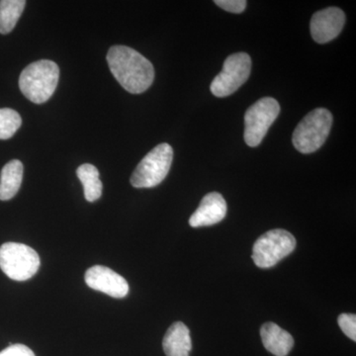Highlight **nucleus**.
Masks as SVG:
<instances>
[{"label": "nucleus", "instance_id": "ddd939ff", "mask_svg": "<svg viewBox=\"0 0 356 356\" xmlns=\"http://www.w3.org/2000/svg\"><path fill=\"white\" fill-rule=\"evenodd\" d=\"M166 356H189L192 350L191 332L182 322H175L166 332L163 341Z\"/></svg>", "mask_w": 356, "mask_h": 356}, {"label": "nucleus", "instance_id": "f3484780", "mask_svg": "<svg viewBox=\"0 0 356 356\" xmlns=\"http://www.w3.org/2000/svg\"><path fill=\"white\" fill-rule=\"evenodd\" d=\"M22 119L19 113L10 108L0 109V140L13 138L21 127Z\"/></svg>", "mask_w": 356, "mask_h": 356}, {"label": "nucleus", "instance_id": "dca6fc26", "mask_svg": "<svg viewBox=\"0 0 356 356\" xmlns=\"http://www.w3.org/2000/svg\"><path fill=\"white\" fill-rule=\"evenodd\" d=\"M26 6L24 0H1L0 1V34L10 33L17 24Z\"/></svg>", "mask_w": 356, "mask_h": 356}, {"label": "nucleus", "instance_id": "a211bd4d", "mask_svg": "<svg viewBox=\"0 0 356 356\" xmlns=\"http://www.w3.org/2000/svg\"><path fill=\"white\" fill-rule=\"evenodd\" d=\"M339 327L346 336L356 341V316L355 314H341L337 318Z\"/></svg>", "mask_w": 356, "mask_h": 356}, {"label": "nucleus", "instance_id": "9d476101", "mask_svg": "<svg viewBox=\"0 0 356 356\" xmlns=\"http://www.w3.org/2000/svg\"><path fill=\"white\" fill-rule=\"evenodd\" d=\"M346 23V15L337 7H329L314 14L310 23L311 35L318 44L336 39Z\"/></svg>", "mask_w": 356, "mask_h": 356}, {"label": "nucleus", "instance_id": "f257e3e1", "mask_svg": "<svg viewBox=\"0 0 356 356\" xmlns=\"http://www.w3.org/2000/svg\"><path fill=\"white\" fill-rule=\"evenodd\" d=\"M107 63L116 81L132 95L145 92L154 83L153 64L132 48L112 47L107 54Z\"/></svg>", "mask_w": 356, "mask_h": 356}, {"label": "nucleus", "instance_id": "9b49d317", "mask_svg": "<svg viewBox=\"0 0 356 356\" xmlns=\"http://www.w3.org/2000/svg\"><path fill=\"white\" fill-rule=\"evenodd\" d=\"M226 215V200L218 192H211L201 200L197 210L189 219V225L193 228L212 226L221 222Z\"/></svg>", "mask_w": 356, "mask_h": 356}, {"label": "nucleus", "instance_id": "2eb2a0df", "mask_svg": "<svg viewBox=\"0 0 356 356\" xmlns=\"http://www.w3.org/2000/svg\"><path fill=\"white\" fill-rule=\"evenodd\" d=\"M76 175L83 185L84 197L88 202H95L102 197L103 185L95 165L84 163L77 168Z\"/></svg>", "mask_w": 356, "mask_h": 356}, {"label": "nucleus", "instance_id": "39448f33", "mask_svg": "<svg viewBox=\"0 0 356 356\" xmlns=\"http://www.w3.org/2000/svg\"><path fill=\"white\" fill-rule=\"evenodd\" d=\"M296 248V238L282 229H271L259 236L252 248V261L261 268H270Z\"/></svg>", "mask_w": 356, "mask_h": 356}, {"label": "nucleus", "instance_id": "f03ea898", "mask_svg": "<svg viewBox=\"0 0 356 356\" xmlns=\"http://www.w3.org/2000/svg\"><path fill=\"white\" fill-rule=\"evenodd\" d=\"M60 69L55 62L40 60L26 67L21 72V92L30 102L42 104L48 102L57 88Z\"/></svg>", "mask_w": 356, "mask_h": 356}, {"label": "nucleus", "instance_id": "20e7f679", "mask_svg": "<svg viewBox=\"0 0 356 356\" xmlns=\"http://www.w3.org/2000/svg\"><path fill=\"white\" fill-rule=\"evenodd\" d=\"M173 159L172 147L161 144L154 147L140 161L131 177V184L135 188H152L163 181L170 172Z\"/></svg>", "mask_w": 356, "mask_h": 356}, {"label": "nucleus", "instance_id": "7ed1b4c3", "mask_svg": "<svg viewBox=\"0 0 356 356\" xmlns=\"http://www.w3.org/2000/svg\"><path fill=\"white\" fill-rule=\"evenodd\" d=\"M332 124L331 112L325 108L311 111L300 122L293 133V145L302 154L318 151L329 137Z\"/></svg>", "mask_w": 356, "mask_h": 356}, {"label": "nucleus", "instance_id": "6ab92c4d", "mask_svg": "<svg viewBox=\"0 0 356 356\" xmlns=\"http://www.w3.org/2000/svg\"><path fill=\"white\" fill-rule=\"evenodd\" d=\"M214 2L224 10L236 14L243 13L248 4L245 0H216Z\"/></svg>", "mask_w": 356, "mask_h": 356}, {"label": "nucleus", "instance_id": "6e6552de", "mask_svg": "<svg viewBox=\"0 0 356 356\" xmlns=\"http://www.w3.org/2000/svg\"><path fill=\"white\" fill-rule=\"evenodd\" d=\"M252 58L245 53H236L225 60L222 72L211 83L213 95L226 97L235 93L250 77Z\"/></svg>", "mask_w": 356, "mask_h": 356}, {"label": "nucleus", "instance_id": "4468645a", "mask_svg": "<svg viewBox=\"0 0 356 356\" xmlns=\"http://www.w3.org/2000/svg\"><path fill=\"white\" fill-rule=\"evenodd\" d=\"M23 172L22 163L17 159H13L3 166L0 175V200H10L17 194L22 184Z\"/></svg>", "mask_w": 356, "mask_h": 356}, {"label": "nucleus", "instance_id": "aec40b11", "mask_svg": "<svg viewBox=\"0 0 356 356\" xmlns=\"http://www.w3.org/2000/svg\"><path fill=\"white\" fill-rule=\"evenodd\" d=\"M0 356H35V355L28 346L23 344H10L8 348L0 353Z\"/></svg>", "mask_w": 356, "mask_h": 356}, {"label": "nucleus", "instance_id": "1a4fd4ad", "mask_svg": "<svg viewBox=\"0 0 356 356\" xmlns=\"http://www.w3.org/2000/svg\"><path fill=\"white\" fill-rule=\"evenodd\" d=\"M84 280L88 286L113 298H124L129 293V284L125 278L106 266L90 267L86 271Z\"/></svg>", "mask_w": 356, "mask_h": 356}, {"label": "nucleus", "instance_id": "f8f14e48", "mask_svg": "<svg viewBox=\"0 0 356 356\" xmlns=\"http://www.w3.org/2000/svg\"><path fill=\"white\" fill-rule=\"evenodd\" d=\"M261 337L266 350L275 356L288 355L294 346L291 334L274 323L262 325Z\"/></svg>", "mask_w": 356, "mask_h": 356}, {"label": "nucleus", "instance_id": "0eeeda50", "mask_svg": "<svg viewBox=\"0 0 356 356\" xmlns=\"http://www.w3.org/2000/svg\"><path fill=\"white\" fill-rule=\"evenodd\" d=\"M280 112V103L271 97L261 98L247 110L243 138L248 146L254 147L261 144Z\"/></svg>", "mask_w": 356, "mask_h": 356}, {"label": "nucleus", "instance_id": "423d86ee", "mask_svg": "<svg viewBox=\"0 0 356 356\" xmlns=\"http://www.w3.org/2000/svg\"><path fill=\"white\" fill-rule=\"evenodd\" d=\"M38 254L28 245L19 243H6L0 247V268L10 280H30L38 271Z\"/></svg>", "mask_w": 356, "mask_h": 356}]
</instances>
